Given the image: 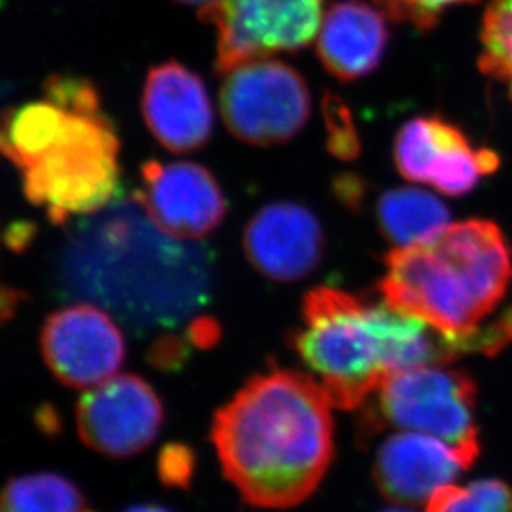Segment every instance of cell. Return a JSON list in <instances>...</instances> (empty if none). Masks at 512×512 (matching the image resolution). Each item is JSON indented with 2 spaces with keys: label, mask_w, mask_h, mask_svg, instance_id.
I'll list each match as a JSON object with an SVG mask.
<instances>
[{
  "label": "cell",
  "mask_w": 512,
  "mask_h": 512,
  "mask_svg": "<svg viewBox=\"0 0 512 512\" xmlns=\"http://www.w3.org/2000/svg\"><path fill=\"white\" fill-rule=\"evenodd\" d=\"M332 406L314 378L274 370L251 378L216 413L219 461L247 503L289 509L315 493L334 459Z\"/></svg>",
  "instance_id": "1"
},
{
  "label": "cell",
  "mask_w": 512,
  "mask_h": 512,
  "mask_svg": "<svg viewBox=\"0 0 512 512\" xmlns=\"http://www.w3.org/2000/svg\"><path fill=\"white\" fill-rule=\"evenodd\" d=\"M75 295L112 309L136 329L171 327L208 299V252L166 236L135 199L78 226L63 261Z\"/></svg>",
  "instance_id": "2"
},
{
  "label": "cell",
  "mask_w": 512,
  "mask_h": 512,
  "mask_svg": "<svg viewBox=\"0 0 512 512\" xmlns=\"http://www.w3.org/2000/svg\"><path fill=\"white\" fill-rule=\"evenodd\" d=\"M378 290L393 309L448 335H469L498 307L512 279L503 231L483 219L448 224L385 261Z\"/></svg>",
  "instance_id": "3"
},
{
  "label": "cell",
  "mask_w": 512,
  "mask_h": 512,
  "mask_svg": "<svg viewBox=\"0 0 512 512\" xmlns=\"http://www.w3.org/2000/svg\"><path fill=\"white\" fill-rule=\"evenodd\" d=\"M292 347L340 410L362 408L388 375L378 304L335 287L305 294Z\"/></svg>",
  "instance_id": "4"
},
{
  "label": "cell",
  "mask_w": 512,
  "mask_h": 512,
  "mask_svg": "<svg viewBox=\"0 0 512 512\" xmlns=\"http://www.w3.org/2000/svg\"><path fill=\"white\" fill-rule=\"evenodd\" d=\"M118 155L120 140L105 113L70 112L57 143L20 171L25 198L54 224L100 213L120 196Z\"/></svg>",
  "instance_id": "5"
},
{
  "label": "cell",
  "mask_w": 512,
  "mask_h": 512,
  "mask_svg": "<svg viewBox=\"0 0 512 512\" xmlns=\"http://www.w3.org/2000/svg\"><path fill=\"white\" fill-rule=\"evenodd\" d=\"M373 395V403L362 406L363 436L385 428L435 436L473 466L481 445L474 420L476 383L468 373L441 365L406 368L388 373Z\"/></svg>",
  "instance_id": "6"
},
{
  "label": "cell",
  "mask_w": 512,
  "mask_h": 512,
  "mask_svg": "<svg viewBox=\"0 0 512 512\" xmlns=\"http://www.w3.org/2000/svg\"><path fill=\"white\" fill-rule=\"evenodd\" d=\"M198 15L216 29L214 67L228 75L244 63L309 47L324 22V0H213Z\"/></svg>",
  "instance_id": "7"
},
{
  "label": "cell",
  "mask_w": 512,
  "mask_h": 512,
  "mask_svg": "<svg viewBox=\"0 0 512 512\" xmlns=\"http://www.w3.org/2000/svg\"><path fill=\"white\" fill-rule=\"evenodd\" d=\"M219 108L237 140L272 146L292 140L304 128L312 112V98L295 68L264 58L224 75Z\"/></svg>",
  "instance_id": "8"
},
{
  "label": "cell",
  "mask_w": 512,
  "mask_h": 512,
  "mask_svg": "<svg viewBox=\"0 0 512 512\" xmlns=\"http://www.w3.org/2000/svg\"><path fill=\"white\" fill-rule=\"evenodd\" d=\"M165 408L141 377L120 375L88 390L77 405L80 440L110 458H128L155 441Z\"/></svg>",
  "instance_id": "9"
},
{
  "label": "cell",
  "mask_w": 512,
  "mask_h": 512,
  "mask_svg": "<svg viewBox=\"0 0 512 512\" xmlns=\"http://www.w3.org/2000/svg\"><path fill=\"white\" fill-rule=\"evenodd\" d=\"M143 188L133 194L151 223L178 241L208 236L228 213L223 189L211 171L191 161H148Z\"/></svg>",
  "instance_id": "10"
},
{
  "label": "cell",
  "mask_w": 512,
  "mask_h": 512,
  "mask_svg": "<svg viewBox=\"0 0 512 512\" xmlns=\"http://www.w3.org/2000/svg\"><path fill=\"white\" fill-rule=\"evenodd\" d=\"M40 345L55 377L72 388H93L112 380L125 362V339L97 305L77 304L45 320Z\"/></svg>",
  "instance_id": "11"
},
{
  "label": "cell",
  "mask_w": 512,
  "mask_h": 512,
  "mask_svg": "<svg viewBox=\"0 0 512 512\" xmlns=\"http://www.w3.org/2000/svg\"><path fill=\"white\" fill-rule=\"evenodd\" d=\"M395 163L403 178L430 184L446 196L473 191L499 165L489 150H473L463 131L440 118H413L398 131Z\"/></svg>",
  "instance_id": "12"
},
{
  "label": "cell",
  "mask_w": 512,
  "mask_h": 512,
  "mask_svg": "<svg viewBox=\"0 0 512 512\" xmlns=\"http://www.w3.org/2000/svg\"><path fill=\"white\" fill-rule=\"evenodd\" d=\"M244 251L252 267L277 282L309 276L324 254V231L309 208L292 201L267 204L244 229Z\"/></svg>",
  "instance_id": "13"
},
{
  "label": "cell",
  "mask_w": 512,
  "mask_h": 512,
  "mask_svg": "<svg viewBox=\"0 0 512 512\" xmlns=\"http://www.w3.org/2000/svg\"><path fill=\"white\" fill-rule=\"evenodd\" d=\"M146 126L171 153H191L213 135L214 112L201 77L179 62L150 68L141 95Z\"/></svg>",
  "instance_id": "14"
},
{
  "label": "cell",
  "mask_w": 512,
  "mask_h": 512,
  "mask_svg": "<svg viewBox=\"0 0 512 512\" xmlns=\"http://www.w3.org/2000/svg\"><path fill=\"white\" fill-rule=\"evenodd\" d=\"M471 468L453 446L435 436L406 431L385 440L373 464L380 493L400 506L428 503L438 489Z\"/></svg>",
  "instance_id": "15"
},
{
  "label": "cell",
  "mask_w": 512,
  "mask_h": 512,
  "mask_svg": "<svg viewBox=\"0 0 512 512\" xmlns=\"http://www.w3.org/2000/svg\"><path fill=\"white\" fill-rule=\"evenodd\" d=\"M387 45L383 12L363 0H342L324 17L317 55L332 77L348 83L370 75L382 62Z\"/></svg>",
  "instance_id": "16"
},
{
  "label": "cell",
  "mask_w": 512,
  "mask_h": 512,
  "mask_svg": "<svg viewBox=\"0 0 512 512\" xmlns=\"http://www.w3.org/2000/svg\"><path fill=\"white\" fill-rule=\"evenodd\" d=\"M68 120L70 112L49 100L7 108L2 116V153L19 171L27 170L57 143Z\"/></svg>",
  "instance_id": "17"
},
{
  "label": "cell",
  "mask_w": 512,
  "mask_h": 512,
  "mask_svg": "<svg viewBox=\"0 0 512 512\" xmlns=\"http://www.w3.org/2000/svg\"><path fill=\"white\" fill-rule=\"evenodd\" d=\"M383 236L397 247L426 241L450 224V211L440 199L418 188L390 189L377 203Z\"/></svg>",
  "instance_id": "18"
},
{
  "label": "cell",
  "mask_w": 512,
  "mask_h": 512,
  "mask_svg": "<svg viewBox=\"0 0 512 512\" xmlns=\"http://www.w3.org/2000/svg\"><path fill=\"white\" fill-rule=\"evenodd\" d=\"M77 486L54 473L10 479L2 496V512H85Z\"/></svg>",
  "instance_id": "19"
},
{
  "label": "cell",
  "mask_w": 512,
  "mask_h": 512,
  "mask_svg": "<svg viewBox=\"0 0 512 512\" xmlns=\"http://www.w3.org/2000/svg\"><path fill=\"white\" fill-rule=\"evenodd\" d=\"M479 70L499 83L512 102V0H491L481 29Z\"/></svg>",
  "instance_id": "20"
},
{
  "label": "cell",
  "mask_w": 512,
  "mask_h": 512,
  "mask_svg": "<svg viewBox=\"0 0 512 512\" xmlns=\"http://www.w3.org/2000/svg\"><path fill=\"white\" fill-rule=\"evenodd\" d=\"M428 512H512V489L498 479H481L468 488L445 486L430 501Z\"/></svg>",
  "instance_id": "21"
},
{
  "label": "cell",
  "mask_w": 512,
  "mask_h": 512,
  "mask_svg": "<svg viewBox=\"0 0 512 512\" xmlns=\"http://www.w3.org/2000/svg\"><path fill=\"white\" fill-rule=\"evenodd\" d=\"M45 100L75 113L102 112L100 93L90 80L75 75H52L44 83Z\"/></svg>",
  "instance_id": "22"
},
{
  "label": "cell",
  "mask_w": 512,
  "mask_h": 512,
  "mask_svg": "<svg viewBox=\"0 0 512 512\" xmlns=\"http://www.w3.org/2000/svg\"><path fill=\"white\" fill-rule=\"evenodd\" d=\"M322 110H324L325 126H327V146L330 153L339 160L350 161L357 158L360 151L357 131L342 100L327 93L322 103Z\"/></svg>",
  "instance_id": "23"
},
{
  "label": "cell",
  "mask_w": 512,
  "mask_h": 512,
  "mask_svg": "<svg viewBox=\"0 0 512 512\" xmlns=\"http://www.w3.org/2000/svg\"><path fill=\"white\" fill-rule=\"evenodd\" d=\"M469 0H375L390 19L428 29L446 9Z\"/></svg>",
  "instance_id": "24"
},
{
  "label": "cell",
  "mask_w": 512,
  "mask_h": 512,
  "mask_svg": "<svg viewBox=\"0 0 512 512\" xmlns=\"http://www.w3.org/2000/svg\"><path fill=\"white\" fill-rule=\"evenodd\" d=\"M158 469L163 483L176 488H186L193 476V453L186 446H166L165 450L161 451Z\"/></svg>",
  "instance_id": "25"
},
{
  "label": "cell",
  "mask_w": 512,
  "mask_h": 512,
  "mask_svg": "<svg viewBox=\"0 0 512 512\" xmlns=\"http://www.w3.org/2000/svg\"><path fill=\"white\" fill-rule=\"evenodd\" d=\"M188 342L191 340L181 339L176 335H166L151 348L150 362L161 370L183 367L188 355Z\"/></svg>",
  "instance_id": "26"
},
{
  "label": "cell",
  "mask_w": 512,
  "mask_h": 512,
  "mask_svg": "<svg viewBox=\"0 0 512 512\" xmlns=\"http://www.w3.org/2000/svg\"><path fill=\"white\" fill-rule=\"evenodd\" d=\"M218 335L219 327L211 319L194 320L189 329V340L199 347H209L211 343L216 342Z\"/></svg>",
  "instance_id": "27"
},
{
  "label": "cell",
  "mask_w": 512,
  "mask_h": 512,
  "mask_svg": "<svg viewBox=\"0 0 512 512\" xmlns=\"http://www.w3.org/2000/svg\"><path fill=\"white\" fill-rule=\"evenodd\" d=\"M34 234L35 229L29 223H17L10 226L9 231L5 234V239H7V244H9L12 251H20V249L27 247Z\"/></svg>",
  "instance_id": "28"
},
{
  "label": "cell",
  "mask_w": 512,
  "mask_h": 512,
  "mask_svg": "<svg viewBox=\"0 0 512 512\" xmlns=\"http://www.w3.org/2000/svg\"><path fill=\"white\" fill-rule=\"evenodd\" d=\"M126 512H171L168 509L160 508V506H135Z\"/></svg>",
  "instance_id": "29"
},
{
  "label": "cell",
  "mask_w": 512,
  "mask_h": 512,
  "mask_svg": "<svg viewBox=\"0 0 512 512\" xmlns=\"http://www.w3.org/2000/svg\"><path fill=\"white\" fill-rule=\"evenodd\" d=\"M176 2H181V4H188V5H203L209 4V2H213V0H176Z\"/></svg>",
  "instance_id": "30"
},
{
  "label": "cell",
  "mask_w": 512,
  "mask_h": 512,
  "mask_svg": "<svg viewBox=\"0 0 512 512\" xmlns=\"http://www.w3.org/2000/svg\"><path fill=\"white\" fill-rule=\"evenodd\" d=\"M383 512H410V511H401V509H390V511H383Z\"/></svg>",
  "instance_id": "31"
}]
</instances>
